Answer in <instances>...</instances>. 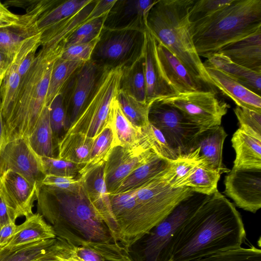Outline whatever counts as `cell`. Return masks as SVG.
<instances>
[{
	"mask_svg": "<svg viewBox=\"0 0 261 261\" xmlns=\"http://www.w3.org/2000/svg\"><path fill=\"white\" fill-rule=\"evenodd\" d=\"M246 238L242 217L218 191L180 229L170 261H192L241 247Z\"/></svg>",
	"mask_w": 261,
	"mask_h": 261,
	"instance_id": "cell-1",
	"label": "cell"
},
{
	"mask_svg": "<svg viewBox=\"0 0 261 261\" xmlns=\"http://www.w3.org/2000/svg\"><path fill=\"white\" fill-rule=\"evenodd\" d=\"M80 180L70 190L38 185L37 213L52 226L56 238L71 245L120 242L91 203Z\"/></svg>",
	"mask_w": 261,
	"mask_h": 261,
	"instance_id": "cell-2",
	"label": "cell"
},
{
	"mask_svg": "<svg viewBox=\"0 0 261 261\" xmlns=\"http://www.w3.org/2000/svg\"><path fill=\"white\" fill-rule=\"evenodd\" d=\"M41 46L27 75L20 81L15 107L3 127L1 146L17 138L27 139L45 106L53 65L61 58L64 46L63 42Z\"/></svg>",
	"mask_w": 261,
	"mask_h": 261,
	"instance_id": "cell-3",
	"label": "cell"
},
{
	"mask_svg": "<svg viewBox=\"0 0 261 261\" xmlns=\"http://www.w3.org/2000/svg\"><path fill=\"white\" fill-rule=\"evenodd\" d=\"M195 0H158L149 12L147 30L197 80L213 90L214 83L195 48L189 11Z\"/></svg>",
	"mask_w": 261,
	"mask_h": 261,
	"instance_id": "cell-4",
	"label": "cell"
},
{
	"mask_svg": "<svg viewBox=\"0 0 261 261\" xmlns=\"http://www.w3.org/2000/svg\"><path fill=\"white\" fill-rule=\"evenodd\" d=\"M190 23L197 54L208 59L225 45L261 28V0H233L212 15Z\"/></svg>",
	"mask_w": 261,
	"mask_h": 261,
	"instance_id": "cell-5",
	"label": "cell"
},
{
	"mask_svg": "<svg viewBox=\"0 0 261 261\" xmlns=\"http://www.w3.org/2000/svg\"><path fill=\"white\" fill-rule=\"evenodd\" d=\"M133 191L136 206L120 232L121 242L128 248L194 192L187 187L173 188L158 175Z\"/></svg>",
	"mask_w": 261,
	"mask_h": 261,
	"instance_id": "cell-6",
	"label": "cell"
},
{
	"mask_svg": "<svg viewBox=\"0 0 261 261\" xmlns=\"http://www.w3.org/2000/svg\"><path fill=\"white\" fill-rule=\"evenodd\" d=\"M210 196L194 192L181 200L129 247L131 261H170L180 229Z\"/></svg>",
	"mask_w": 261,
	"mask_h": 261,
	"instance_id": "cell-7",
	"label": "cell"
},
{
	"mask_svg": "<svg viewBox=\"0 0 261 261\" xmlns=\"http://www.w3.org/2000/svg\"><path fill=\"white\" fill-rule=\"evenodd\" d=\"M122 67L104 69L83 111L67 132L95 139L107 126L110 107L120 90Z\"/></svg>",
	"mask_w": 261,
	"mask_h": 261,
	"instance_id": "cell-8",
	"label": "cell"
},
{
	"mask_svg": "<svg viewBox=\"0 0 261 261\" xmlns=\"http://www.w3.org/2000/svg\"><path fill=\"white\" fill-rule=\"evenodd\" d=\"M148 121L161 132L178 157L189 153L196 137L204 128L190 121L179 109L161 99L150 102Z\"/></svg>",
	"mask_w": 261,
	"mask_h": 261,
	"instance_id": "cell-9",
	"label": "cell"
},
{
	"mask_svg": "<svg viewBox=\"0 0 261 261\" xmlns=\"http://www.w3.org/2000/svg\"><path fill=\"white\" fill-rule=\"evenodd\" d=\"M144 41V32L103 28L90 60L103 69L123 67L143 54Z\"/></svg>",
	"mask_w": 261,
	"mask_h": 261,
	"instance_id": "cell-10",
	"label": "cell"
},
{
	"mask_svg": "<svg viewBox=\"0 0 261 261\" xmlns=\"http://www.w3.org/2000/svg\"><path fill=\"white\" fill-rule=\"evenodd\" d=\"M179 109L193 123L204 128L220 125L230 106L212 91H198L160 99Z\"/></svg>",
	"mask_w": 261,
	"mask_h": 261,
	"instance_id": "cell-11",
	"label": "cell"
},
{
	"mask_svg": "<svg viewBox=\"0 0 261 261\" xmlns=\"http://www.w3.org/2000/svg\"><path fill=\"white\" fill-rule=\"evenodd\" d=\"M103 70L91 60L84 62L64 87L61 93L65 107L66 133L85 107Z\"/></svg>",
	"mask_w": 261,
	"mask_h": 261,
	"instance_id": "cell-12",
	"label": "cell"
},
{
	"mask_svg": "<svg viewBox=\"0 0 261 261\" xmlns=\"http://www.w3.org/2000/svg\"><path fill=\"white\" fill-rule=\"evenodd\" d=\"M155 154L143 137L136 146L113 147L106 161L105 168V180L109 194H113L133 171Z\"/></svg>",
	"mask_w": 261,
	"mask_h": 261,
	"instance_id": "cell-13",
	"label": "cell"
},
{
	"mask_svg": "<svg viewBox=\"0 0 261 261\" xmlns=\"http://www.w3.org/2000/svg\"><path fill=\"white\" fill-rule=\"evenodd\" d=\"M8 170L18 173L37 187L46 175L40 157L22 138L8 142L0 147V175Z\"/></svg>",
	"mask_w": 261,
	"mask_h": 261,
	"instance_id": "cell-14",
	"label": "cell"
},
{
	"mask_svg": "<svg viewBox=\"0 0 261 261\" xmlns=\"http://www.w3.org/2000/svg\"><path fill=\"white\" fill-rule=\"evenodd\" d=\"M55 3L54 0L37 1L28 8L25 14L19 15L14 23L0 28V53L14 60L23 42L41 33L37 28V21Z\"/></svg>",
	"mask_w": 261,
	"mask_h": 261,
	"instance_id": "cell-15",
	"label": "cell"
},
{
	"mask_svg": "<svg viewBox=\"0 0 261 261\" xmlns=\"http://www.w3.org/2000/svg\"><path fill=\"white\" fill-rule=\"evenodd\" d=\"M226 195L236 205L255 213L261 207V169H239L232 168L224 179Z\"/></svg>",
	"mask_w": 261,
	"mask_h": 261,
	"instance_id": "cell-16",
	"label": "cell"
},
{
	"mask_svg": "<svg viewBox=\"0 0 261 261\" xmlns=\"http://www.w3.org/2000/svg\"><path fill=\"white\" fill-rule=\"evenodd\" d=\"M37 186L11 170L0 175V197L17 219L32 216L37 200Z\"/></svg>",
	"mask_w": 261,
	"mask_h": 261,
	"instance_id": "cell-17",
	"label": "cell"
},
{
	"mask_svg": "<svg viewBox=\"0 0 261 261\" xmlns=\"http://www.w3.org/2000/svg\"><path fill=\"white\" fill-rule=\"evenodd\" d=\"M105 164L106 161L83 170L80 179L91 203L116 238L121 242L119 228L112 212L110 196L105 183Z\"/></svg>",
	"mask_w": 261,
	"mask_h": 261,
	"instance_id": "cell-18",
	"label": "cell"
},
{
	"mask_svg": "<svg viewBox=\"0 0 261 261\" xmlns=\"http://www.w3.org/2000/svg\"><path fill=\"white\" fill-rule=\"evenodd\" d=\"M227 134L221 125L203 128L196 137L189 154L200 165L220 173L230 170L222 163L223 144Z\"/></svg>",
	"mask_w": 261,
	"mask_h": 261,
	"instance_id": "cell-19",
	"label": "cell"
},
{
	"mask_svg": "<svg viewBox=\"0 0 261 261\" xmlns=\"http://www.w3.org/2000/svg\"><path fill=\"white\" fill-rule=\"evenodd\" d=\"M158 0L117 1L108 13L103 28L145 32L149 12Z\"/></svg>",
	"mask_w": 261,
	"mask_h": 261,
	"instance_id": "cell-20",
	"label": "cell"
},
{
	"mask_svg": "<svg viewBox=\"0 0 261 261\" xmlns=\"http://www.w3.org/2000/svg\"><path fill=\"white\" fill-rule=\"evenodd\" d=\"M143 48L144 73L146 85V102L163 99L176 95L173 88L164 75L158 61L156 40L147 29L144 32Z\"/></svg>",
	"mask_w": 261,
	"mask_h": 261,
	"instance_id": "cell-21",
	"label": "cell"
},
{
	"mask_svg": "<svg viewBox=\"0 0 261 261\" xmlns=\"http://www.w3.org/2000/svg\"><path fill=\"white\" fill-rule=\"evenodd\" d=\"M159 64L166 80L178 93L212 91L195 79L182 63L164 45L156 40Z\"/></svg>",
	"mask_w": 261,
	"mask_h": 261,
	"instance_id": "cell-22",
	"label": "cell"
},
{
	"mask_svg": "<svg viewBox=\"0 0 261 261\" xmlns=\"http://www.w3.org/2000/svg\"><path fill=\"white\" fill-rule=\"evenodd\" d=\"M218 53L240 66L261 74V28L225 45Z\"/></svg>",
	"mask_w": 261,
	"mask_h": 261,
	"instance_id": "cell-23",
	"label": "cell"
},
{
	"mask_svg": "<svg viewBox=\"0 0 261 261\" xmlns=\"http://www.w3.org/2000/svg\"><path fill=\"white\" fill-rule=\"evenodd\" d=\"M217 87L231 98L237 106L261 114V97L232 79L222 71L213 68H205Z\"/></svg>",
	"mask_w": 261,
	"mask_h": 261,
	"instance_id": "cell-24",
	"label": "cell"
},
{
	"mask_svg": "<svg viewBox=\"0 0 261 261\" xmlns=\"http://www.w3.org/2000/svg\"><path fill=\"white\" fill-rule=\"evenodd\" d=\"M116 97L111 103L108 121L113 133V146H136L143 139L141 130L134 126L125 117Z\"/></svg>",
	"mask_w": 261,
	"mask_h": 261,
	"instance_id": "cell-25",
	"label": "cell"
},
{
	"mask_svg": "<svg viewBox=\"0 0 261 261\" xmlns=\"http://www.w3.org/2000/svg\"><path fill=\"white\" fill-rule=\"evenodd\" d=\"M203 64L205 68H213L222 71L250 91L260 96V73L240 66L218 53L210 57Z\"/></svg>",
	"mask_w": 261,
	"mask_h": 261,
	"instance_id": "cell-26",
	"label": "cell"
},
{
	"mask_svg": "<svg viewBox=\"0 0 261 261\" xmlns=\"http://www.w3.org/2000/svg\"><path fill=\"white\" fill-rule=\"evenodd\" d=\"M56 238L52 226L41 214L36 213L27 218L22 224L17 225L10 240L0 248L14 247Z\"/></svg>",
	"mask_w": 261,
	"mask_h": 261,
	"instance_id": "cell-27",
	"label": "cell"
},
{
	"mask_svg": "<svg viewBox=\"0 0 261 261\" xmlns=\"http://www.w3.org/2000/svg\"><path fill=\"white\" fill-rule=\"evenodd\" d=\"M231 141L236 153L232 168L239 169H261V140L238 128L233 134Z\"/></svg>",
	"mask_w": 261,
	"mask_h": 261,
	"instance_id": "cell-28",
	"label": "cell"
},
{
	"mask_svg": "<svg viewBox=\"0 0 261 261\" xmlns=\"http://www.w3.org/2000/svg\"><path fill=\"white\" fill-rule=\"evenodd\" d=\"M55 239L0 248V261H41L53 253Z\"/></svg>",
	"mask_w": 261,
	"mask_h": 261,
	"instance_id": "cell-29",
	"label": "cell"
},
{
	"mask_svg": "<svg viewBox=\"0 0 261 261\" xmlns=\"http://www.w3.org/2000/svg\"><path fill=\"white\" fill-rule=\"evenodd\" d=\"M26 140L39 157L58 158L50 124L49 107H44L32 134Z\"/></svg>",
	"mask_w": 261,
	"mask_h": 261,
	"instance_id": "cell-30",
	"label": "cell"
},
{
	"mask_svg": "<svg viewBox=\"0 0 261 261\" xmlns=\"http://www.w3.org/2000/svg\"><path fill=\"white\" fill-rule=\"evenodd\" d=\"M94 140L81 133L67 134L59 144L57 158L86 164L89 160Z\"/></svg>",
	"mask_w": 261,
	"mask_h": 261,
	"instance_id": "cell-31",
	"label": "cell"
},
{
	"mask_svg": "<svg viewBox=\"0 0 261 261\" xmlns=\"http://www.w3.org/2000/svg\"><path fill=\"white\" fill-rule=\"evenodd\" d=\"M120 91L137 100L146 102V85L143 54L129 65L122 67Z\"/></svg>",
	"mask_w": 261,
	"mask_h": 261,
	"instance_id": "cell-32",
	"label": "cell"
},
{
	"mask_svg": "<svg viewBox=\"0 0 261 261\" xmlns=\"http://www.w3.org/2000/svg\"><path fill=\"white\" fill-rule=\"evenodd\" d=\"M170 161L156 154L133 171L112 194H116L135 190L164 172Z\"/></svg>",
	"mask_w": 261,
	"mask_h": 261,
	"instance_id": "cell-33",
	"label": "cell"
},
{
	"mask_svg": "<svg viewBox=\"0 0 261 261\" xmlns=\"http://www.w3.org/2000/svg\"><path fill=\"white\" fill-rule=\"evenodd\" d=\"M20 81L18 64L13 62L0 87V105L3 127L9 120L15 107Z\"/></svg>",
	"mask_w": 261,
	"mask_h": 261,
	"instance_id": "cell-34",
	"label": "cell"
},
{
	"mask_svg": "<svg viewBox=\"0 0 261 261\" xmlns=\"http://www.w3.org/2000/svg\"><path fill=\"white\" fill-rule=\"evenodd\" d=\"M92 0H69L56 5L45 12L38 20L39 31L43 32L47 29L61 22L77 13Z\"/></svg>",
	"mask_w": 261,
	"mask_h": 261,
	"instance_id": "cell-35",
	"label": "cell"
},
{
	"mask_svg": "<svg viewBox=\"0 0 261 261\" xmlns=\"http://www.w3.org/2000/svg\"><path fill=\"white\" fill-rule=\"evenodd\" d=\"M221 174L218 171L199 165L176 188L187 187L194 192L210 196L218 191L217 185Z\"/></svg>",
	"mask_w": 261,
	"mask_h": 261,
	"instance_id": "cell-36",
	"label": "cell"
},
{
	"mask_svg": "<svg viewBox=\"0 0 261 261\" xmlns=\"http://www.w3.org/2000/svg\"><path fill=\"white\" fill-rule=\"evenodd\" d=\"M84 63L64 60L61 58L55 62L49 80L45 106H49L55 97L62 92L73 73Z\"/></svg>",
	"mask_w": 261,
	"mask_h": 261,
	"instance_id": "cell-37",
	"label": "cell"
},
{
	"mask_svg": "<svg viewBox=\"0 0 261 261\" xmlns=\"http://www.w3.org/2000/svg\"><path fill=\"white\" fill-rule=\"evenodd\" d=\"M116 98L123 114L134 126L141 129L149 123L150 103L139 101L120 90Z\"/></svg>",
	"mask_w": 261,
	"mask_h": 261,
	"instance_id": "cell-38",
	"label": "cell"
},
{
	"mask_svg": "<svg viewBox=\"0 0 261 261\" xmlns=\"http://www.w3.org/2000/svg\"><path fill=\"white\" fill-rule=\"evenodd\" d=\"M199 165V162L187 154L170 161L166 170L158 176L172 188H176L178 185L188 177Z\"/></svg>",
	"mask_w": 261,
	"mask_h": 261,
	"instance_id": "cell-39",
	"label": "cell"
},
{
	"mask_svg": "<svg viewBox=\"0 0 261 261\" xmlns=\"http://www.w3.org/2000/svg\"><path fill=\"white\" fill-rule=\"evenodd\" d=\"M107 15L85 22L64 41V49L72 45L84 44L99 38L103 28Z\"/></svg>",
	"mask_w": 261,
	"mask_h": 261,
	"instance_id": "cell-40",
	"label": "cell"
},
{
	"mask_svg": "<svg viewBox=\"0 0 261 261\" xmlns=\"http://www.w3.org/2000/svg\"><path fill=\"white\" fill-rule=\"evenodd\" d=\"M49 120L55 148L58 154V145L66 134V111L62 93L57 95L49 106Z\"/></svg>",
	"mask_w": 261,
	"mask_h": 261,
	"instance_id": "cell-41",
	"label": "cell"
},
{
	"mask_svg": "<svg viewBox=\"0 0 261 261\" xmlns=\"http://www.w3.org/2000/svg\"><path fill=\"white\" fill-rule=\"evenodd\" d=\"M113 215L118 224L120 236L121 230L132 215L136 199L133 190L124 193L109 195Z\"/></svg>",
	"mask_w": 261,
	"mask_h": 261,
	"instance_id": "cell-42",
	"label": "cell"
},
{
	"mask_svg": "<svg viewBox=\"0 0 261 261\" xmlns=\"http://www.w3.org/2000/svg\"><path fill=\"white\" fill-rule=\"evenodd\" d=\"M45 175L72 177L80 179L86 164H76L59 158L40 157Z\"/></svg>",
	"mask_w": 261,
	"mask_h": 261,
	"instance_id": "cell-43",
	"label": "cell"
},
{
	"mask_svg": "<svg viewBox=\"0 0 261 261\" xmlns=\"http://www.w3.org/2000/svg\"><path fill=\"white\" fill-rule=\"evenodd\" d=\"M113 133L108 124L94 139L89 160L83 170L96 166L106 161L110 151L113 147Z\"/></svg>",
	"mask_w": 261,
	"mask_h": 261,
	"instance_id": "cell-44",
	"label": "cell"
},
{
	"mask_svg": "<svg viewBox=\"0 0 261 261\" xmlns=\"http://www.w3.org/2000/svg\"><path fill=\"white\" fill-rule=\"evenodd\" d=\"M141 130L143 137L156 154L170 161L179 158L169 147L161 132L149 122Z\"/></svg>",
	"mask_w": 261,
	"mask_h": 261,
	"instance_id": "cell-45",
	"label": "cell"
},
{
	"mask_svg": "<svg viewBox=\"0 0 261 261\" xmlns=\"http://www.w3.org/2000/svg\"><path fill=\"white\" fill-rule=\"evenodd\" d=\"M192 261H261V250L252 246L213 254Z\"/></svg>",
	"mask_w": 261,
	"mask_h": 261,
	"instance_id": "cell-46",
	"label": "cell"
},
{
	"mask_svg": "<svg viewBox=\"0 0 261 261\" xmlns=\"http://www.w3.org/2000/svg\"><path fill=\"white\" fill-rule=\"evenodd\" d=\"M241 130L261 140V114L237 106L233 109Z\"/></svg>",
	"mask_w": 261,
	"mask_h": 261,
	"instance_id": "cell-47",
	"label": "cell"
},
{
	"mask_svg": "<svg viewBox=\"0 0 261 261\" xmlns=\"http://www.w3.org/2000/svg\"><path fill=\"white\" fill-rule=\"evenodd\" d=\"M232 1L233 0H195L189 11L190 23L212 15L229 5Z\"/></svg>",
	"mask_w": 261,
	"mask_h": 261,
	"instance_id": "cell-48",
	"label": "cell"
},
{
	"mask_svg": "<svg viewBox=\"0 0 261 261\" xmlns=\"http://www.w3.org/2000/svg\"><path fill=\"white\" fill-rule=\"evenodd\" d=\"M99 37L91 42L72 45L64 49L61 59L66 61L82 62L90 61Z\"/></svg>",
	"mask_w": 261,
	"mask_h": 261,
	"instance_id": "cell-49",
	"label": "cell"
},
{
	"mask_svg": "<svg viewBox=\"0 0 261 261\" xmlns=\"http://www.w3.org/2000/svg\"><path fill=\"white\" fill-rule=\"evenodd\" d=\"M80 181V179L72 177L46 175L41 184L60 189L70 190L77 186Z\"/></svg>",
	"mask_w": 261,
	"mask_h": 261,
	"instance_id": "cell-50",
	"label": "cell"
},
{
	"mask_svg": "<svg viewBox=\"0 0 261 261\" xmlns=\"http://www.w3.org/2000/svg\"><path fill=\"white\" fill-rule=\"evenodd\" d=\"M117 0L96 1V4L86 18V22L108 14Z\"/></svg>",
	"mask_w": 261,
	"mask_h": 261,
	"instance_id": "cell-51",
	"label": "cell"
},
{
	"mask_svg": "<svg viewBox=\"0 0 261 261\" xmlns=\"http://www.w3.org/2000/svg\"><path fill=\"white\" fill-rule=\"evenodd\" d=\"M16 219L0 197V229L11 222H15Z\"/></svg>",
	"mask_w": 261,
	"mask_h": 261,
	"instance_id": "cell-52",
	"label": "cell"
},
{
	"mask_svg": "<svg viewBox=\"0 0 261 261\" xmlns=\"http://www.w3.org/2000/svg\"><path fill=\"white\" fill-rule=\"evenodd\" d=\"M16 226L15 222H11L0 229V247L3 246L10 240L14 233Z\"/></svg>",
	"mask_w": 261,
	"mask_h": 261,
	"instance_id": "cell-53",
	"label": "cell"
},
{
	"mask_svg": "<svg viewBox=\"0 0 261 261\" xmlns=\"http://www.w3.org/2000/svg\"><path fill=\"white\" fill-rule=\"evenodd\" d=\"M13 60L0 53V87Z\"/></svg>",
	"mask_w": 261,
	"mask_h": 261,
	"instance_id": "cell-54",
	"label": "cell"
},
{
	"mask_svg": "<svg viewBox=\"0 0 261 261\" xmlns=\"http://www.w3.org/2000/svg\"><path fill=\"white\" fill-rule=\"evenodd\" d=\"M19 19V15L16 17H0V28L10 25Z\"/></svg>",
	"mask_w": 261,
	"mask_h": 261,
	"instance_id": "cell-55",
	"label": "cell"
},
{
	"mask_svg": "<svg viewBox=\"0 0 261 261\" xmlns=\"http://www.w3.org/2000/svg\"><path fill=\"white\" fill-rule=\"evenodd\" d=\"M18 15H16L11 12L5 4H3L0 1V17H16Z\"/></svg>",
	"mask_w": 261,
	"mask_h": 261,
	"instance_id": "cell-56",
	"label": "cell"
},
{
	"mask_svg": "<svg viewBox=\"0 0 261 261\" xmlns=\"http://www.w3.org/2000/svg\"><path fill=\"white\" fill-rule=\"evenodd\" d=\"M2 132H3V122H2V114H1V105H0V147H1V142Z\"/></svg>",
	"mask_w": 261,
	"mask_h": 261,
	"instance_id": "cell-57",
	"label": "cell"
},
{
	"mask_svg": "<svg viewBox=\"0 0 261 261\" xmlns=\"http://www.w3.org/2000/svg\"><path fill=\"white\" fill-rule=\"evenodd\" d=\"M52 255H53L49 256L41 260V261H61L58 259H57V258L53 257Z\"/></svg>",
	"mask_w": 261,
	"mask_h": 261,
	"instance_id": "cell-58",
	"label": "cell"
}]
</instances>
